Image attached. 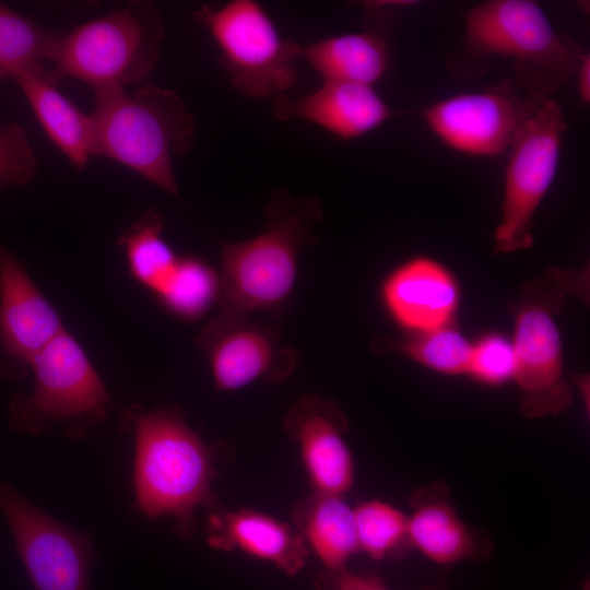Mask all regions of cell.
<instances>
[{
    "instance_id": "23",
    "label": "cell",
    "mask_w": 590,
    "mask_h": 590,
    "mask_svg": "<svg viewBox=\"0 0 590 590\" xmlns=\"http://www.w3.org/2000/svg\"><path fill=\"white\" fill-rule=\"evenodd\" d=\"M164 220L155 209L145 211L118 239L130 274L157 295L174 273L179 257L163 237Z\"/></svg>"
},
{
    "instance_id": "28",
    "label": "cell",
    "mask_w": 590,
    "mask_h": 590,
    "mask_svg": "<svg viewBox=\"0 0 590 590\" xmlns=\"http://www.w3.org/2000/svg\"><path fill=\"white\" fill-rule=\"evenodd\" d=\"M516 358L512 343L500 335H487L473 345L470 375L488 385L514 379Z\"/></svg>"
},
{
    "instance_id": "5",
    "label": "cell",
    "mask_w": 590,
    "mask_h": 590,
    "mask_svg": "<svg viewBox=\"0 0 590 590\" xmlns=\"http://www.w3.org/2000/svg\"><path fill=\"white\" fill-rule=\"evenodd\" d=\"M133 483L138 507L150 518L168 515L189 532L193 510L213 500L211 453L175 409L135 417Z\"/></svg>"
},
{
    "instance_id": "30",
    "label": "cell",
    "mask_w": 590,
    "mask_h": 590,
    "mask_svg": "<svg viewBox=\"0 0 590 590\" xmlns=\"http://www.w3.org/2000/svg\"><path fill=\"white\" fill-rule=\"evenodd\" d=\"M578 78V91L585 104L590 102V56L585 52L581 57L576 74Z\"/></svg>"
},
{
    "instance_id": "13",
    "label": "cell",
    "mask_w": 590,
    "mask_h": 590,
    "mask_svg": "<svg viewBox=\"0 0 590 590\" xmlns=\"http://www.w3.org/2000/svg\"><path fill=\"white\" fill-rule=\"evenodd\" d=\"M272 109L280 120H304L343 141L374 131L392 116L373 86L337 81H323L299 97L276 96Z\"/></svg>"
},
{
    "instance_id": "31",
    "label": "cell",
    "mask_w": 590,
    "mask_h": 590,
    "mask_svg": "<svg viewBox=\"0 0 590 590\" xmlns=\"http://www.w3.org/2000/svg\"><path fill=\"white\" fill-rule=\"evenodd\" d=\"M415 1L412 0H373V1H365L363 7L368 12H385L390 11L392 9H401L411 7Z\"/></svg>"
},
{
    "instance_id": "20",
    "label": "cell",
    "mask_w": 590,
    "mask_h": 590,
    "mask_svg": "<svg viewBox=\"0 0 590 590\" xmlns=\"http://www.w3.org/2000/svg\"><path fill=\"white\" fill-rule=\"evenodd\" d=\"M408 534L410 544L440 565L472 558L477 551L472 530L442 498L418 499L408 516Z\"/></svg>"
},
{
    "instance_id": "21",
    "label": "cell",
    "mask_w": 590,
    "mask_h": 590,
    "mask_svg": "<svg viewBox=\"0 0 590 590\" xmlns=\"http://www.w3.org/2000/svg\"><path fill=\"white\" fill-rule=\"evenodd\" d=\"M297 517L302 536L328 568L343 569L359 551L354 508L341 496L317 493L300 507Z\"/></svg>"
},
{
    "instance_id": "10",
    "label": "cell",
    "mask_w": 590,
    "mask_h": 590,
    "mask_svg": "<svg viewBox=\"0 0 590 590\" xmlns=\"http://www.w3.org/2000/svg\"><path fill=\"white\" fill-rule=\"evenodd\" d=\"M0 510L35 590H87L90 539L50 517L0 481Z\"/></svg>"
},
{
    "instance_id": "18",
    "label": "cell",
    "mask_w": 590,
    "mask_h": 590,
    "mask_svg": "<svg viewBox=\"0 0 590 590\" xmlns=\"http://www.w3.org/2000/svg\"><path fill=\"white\" fill-rule=\"evenodd\" d=\"M210 543L219 548L239 547L244 552L275 564L288 575H296L305 565L308 550L305 540L285 523L251 510L215 516Z\"/></svg>"
},
{
    "instance_id": "22",
    "label": "cell",
    "mask_w": 590,
    "mask_h": 590,
    "mask_svg": "<svg viewBox=\"0 0 590 590\" xmlns=\"http://www.w3.org/2000/svg\"><path fill=\"white\" fill-rule=\"evenodd\" d=\"M375 354H401L435 371L447 375L470 374L473 344L448 326L411 331L398 338L374 339Z\"/></svg>"
},
{
    "instance_id": "17",
    "label": "cell",
    "mask_w": 590,
    "mask_h": 590,
    "mask_svg": "<svg viewBox=\"0 0 590 590\" xmlns=\"http://www.w3.org/2000/svg\"><path fill=\"white\" fill-rule=\"evenodd\" d=\"M50 141L76 168L93 155V122L58 88L43 63L23 68L12 76Z\"/></svg>"
},
{
    "instance_id": "29",
    "label": "cell",
    "mask_w": 590,
    "mask_h": 590,
    "mask_svg": "<svg viewBox=\"0 0 590 590\" xmlns=\"http://www.w3.org/2000/svg\"><path fill=\"white\" fill-rule=\"evenodd\" d=\"M337 590H389L376 576L357 575L347 570H338L335 577Z\"/></svg>"
},
{
    "instance_id": "27",
    "label": "cell",
    "mask_w": 590,
    "mask_h": 590,
    "mask_svg": "<svg viewBox=\"0 0 590 590\" xmlns=\"http://www.w3.org/2000/svg\"><path fill=\"white\" fill-rule=\"evenodd\" d=\"M37 161L25 128L15 122L0 125V186H24L32 181Z\"/></svg>"
},
{
    "instance_id": "16",
    "label": "cell",
    "mask_w": 590,
    "mask_h": 590,
    "mask_svg": "<svg viewBox=\"0 0 590 590\" xmlns=\"http://www.w3.org/2000/svg\"><path fill=\"white\" fill-rule=\"evenodd\" d=\"M381 293L392 318L411 331L447 326L459 296L451 274L428 258H415L396 269Z\"/></svg>"
},
{
    "instance_id": "11",
    "label": "cell",
    "mask_w": 590,
    "mask_h": 590,
    "mask_svg": "<svg viewBox=\"0 0 590 590\" xmlns=\"http://www.w3.org/2000/svg\"><path fill=\"white\" fill-rule=\"evenodd\" d=\"M529 107L528 95L507 80L481 92L457 94L423 111L430 130L462 154L495 156L508 151Z\"/></svg>"
},
{
    "instance_id": "26",
    "label": "cell",
    "mask_w": 590,
    "mask_h": 590,
    "mask_svg": "<svg viewBox=\"0 0 590 590\" xmlns=\"http://www.w3.org/2000/svg\"><path fill=\"white\" fill-rule=\"evenodd\" d=\"M359 551L375 560L391 556L409 542L408 516L394 506L371 499L354 508Z\"/></svg>"
},
{
    "instance_id": "12",
    "label": "cell",
    "mask_w": 590,
    "mask_h": 590,
    "mask_svg": "<svg viewBox=\"0 0 590 590\" xmlns=\"http://www.w3.org/2000/svg\"><path fill=\"white\" fill-rule=\"evenodd\" d=\"M63 330L58 311L0 240V377H25L36 355Z\"/></svg>"
},
{
    "instance_id": "2",
    "label": "cell",
    "mask_w": 590,
    "mask_h": 590,
    "mask_svg": "<svg viewBox=\"0 0 590 590\" xmlns=\"http://www.w3.org/2000/svg\"><path fill=\"white\" fill-rule=\"evenodd\" d=\"M93 155L105 156L138 173L161 189L179 196L173 157L187 153L196 122L179 96L143 83L95 88Z\"/></svg>"
},
{
    "instance_id": "14",
    "label": "cell",
    "mask_w": 590,
    "mask_h": 590,
    "mask_svg": "<svg viewBox=\"0 0 590 590\" xmlns=\"http://www.w3.org/2000/svg\"><path fill=\"white\" fill-rule=\"evenodd\" d=\"M285 425L297 438L303 460L317 493L342 496L354 481V462L341 433V411L314 396L298 400Z\"/></svg>"
},
{
    "instance_id": "1",
    "label": "cell",
    "mask_w": 590,
    "mask_h": 590,
    "mask_svg": "<svg viewBox=\"0 0 590 590\" xmlns=\"http://www.w3.org/2000/svg\"><path fill=\"white\" fill-rule=\"evenodd\" d=\"M322 214L318 198H295L278 189L266 205L260 234L221 243L219 309L198 335L200 350L252 312L275 308L291 295L300 255L317 241L315 226Z\"/></svg>"
},
{
    "instance_id": "19",
    "label": "cell",
    "mask_w": 590,
    "mask_h": 590,
    "mask_svg": "<svg viewBox=\"0 0 590 590\" xmlns=\"http://www.w3.org/2000/svg\"><path fill=\"white\" fill-rule=\"evenodd\" d=\"M389 45L375 27L329 36L303 46L302 58L322 81L373 86L387 71Z\"/></svg>"
},
{
    "instance_id": "9",
    "label": "cell",
    "mask_w": 590,
    "mask_h": 590,
    "mask_svg": "<svg viewBox=\"0 0 590 590\" xmlns=\"http://www.w3.org/2000/svg\"><path fill=\"white\" fill-rule=\"evenodd\" d=\"M528 98V111L508 149L502 219L494 234L500 252L532 245V220L557 173L567 127L558 103L536 93Z\"/></svg>"
},
{
    "instance_id": "6",
    "label": "cell",
    "mask_w": 590,
    "mask_h": 590,
    "mask_svg": "<svg viewBox=\"0 0 590 590\" xmlns=\"http://www.w3.org/2000/svg\"><path fill=\"white\" fill-rule=\"evenodd\" d=\"M165 37L163 17L150 1H132L61 34L48 71L57 83L81 80L93 90L143 84Z\"/></svg>"
},
{
    "instance_id": "25",
    "label": "cell",
    "mask_w": 590,
    "mask_h": 590,
    "mask_svg": "<svg viewBox=\"0 0 590 590\" xmlns=\"http://www.w3.org/2000/svg\"><path fill=\"white\" fill-rule=\"evenodd\" d=\"M220 292V278L197 258H179L177 267L156 295L174 314L186 319L203 315Z\"/></svg>"
},
{
    "instance_id": "15",
    "label": "cell",
    "mask_w": 590,
    "mask_h": 590,
    "mask_svg": "<svg viewBox=\"0 0 590 590\" xmlns=\"http://www.w3.org/2000/svg\"><path fill=\"white\" fill-rule=\"evenodd\" d=\"M209 357L215 387L237 390L259 378L290 375L297 354L279 342L274 330L249 320L220 334L202 350Z\"/></svg>"
},
{
    "instance_id": "3",
    "label": "cell",
    "mask_w": 590,
    "mask_h": 590,
    "mask_svg": "<svg viewBox=\"0 0 590 590\" xmlns=\"http://www.w3.org/2000/svg\"><path fill=\"white\" fill-rule=\"evenodd\" d=\"M463 45L452 68L463 75L481 73L482 59L498 56L514 61L518 84L547 95L576 74L585 51L559 35L543 9L530 0H488L464 15Z\"/></svg>"
},
{
    "instance_id": "4",
    "label": "cell",
    "mask_w": 590,
    "mask_h": 590,
    "mask_svg": "<svg viewBox=\"0 0 590 590\" xmlns=\"http://www.w3.org/2000/svg\"><path fill=\"white\" fill-rule=\"evenodd\" d=\"M569 295L588 300L589 268H550L526 283L509 304L515 319L514 380L526 417L557 415L573 402V388L563 375L562 341L556 317Z\"/></svg>"
},
{
    "instance_id": "8",
    "label": "cell",
    "mask_w": 590,
    "mask_h": 590,
    "mask_svg": "<svg viewBox=\"0 0 590 590\" xmlns=\"http://www.w3.org/2000/svg\"><path fill=\"white\" fill-rule=\"evenodd\" d=\"M33 392H19L9 401L11 426L42 434L55 423H64L72 437L82 436L101 422L111 403L99 375L79 342L63 330L31 364Z\"/></svg>"
},
{
    "instance_id": "7",
    "label": "cell",
    "mask_w": 590,
    "mask_h": 590,
    "mask_svg": "<svg viewBox=\"0 0 590 590\" xmlns=\"http://www.w3.org/2000/svg\"><path fill=\"white\" fill-rule=\"evenodd\" d=\"M193 15L214 40L236 91L263 99L284 95L294 86L303 46L284 38L261 4L233 0L202 5Z\"/></svg>"
},
{
    "instance_id": "24",
    "label": "cell",
    "mask_w": 590,
    "mask_h": 590,
    "mask_svg": "<svg viewBox=\"0 0 590 590\" xmlns=\"http://www.w3.org/2000/svg\"><path fill=\"white\" fill-rule=\"evenodd\" d=\"M60 36L0 2V83L23 68L51 60Z\"/></svg>"
}]
</instances>
